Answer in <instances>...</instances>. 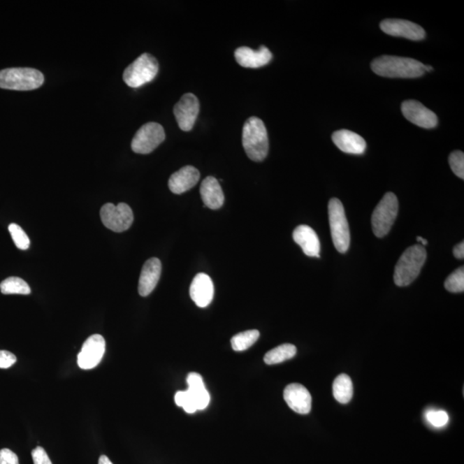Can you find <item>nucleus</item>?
Returning <instances> with one entry per match:
<instances>
[{"label": "nucleus", "instance_id": "f257e3e1", "mask_svg": "<svg viewBox=\"0 0 464 464\" xmlns=\"http://www.w3.org/2000/svg\"><path fill=\"white\" fill-rule=\"evenodd\" d=\"M370 67L374 73L385 78H414L426 73L424 64L398 56H381L374 59Z\"/></svg>", "mask_w": 464, "mask_h": 464}, {"label": "nucleus", "instance_id": "f03ea898", "mask_svg": "<svg viewBox=\"0 0 464 464\" xmlns=\"http://www.w3.org/2000/svg\"><path fill=\"white\" fill-rule=\"evenodd\" d=\"M242 145L247 156L254 162L267 158L269 148L268 131L261 119L250 117L242 129Z\"/></svg>", "mask_w": 464, "mask_h": 464}, {"label": "nucleus", "instance_id": "7ed1b4c3", "mask_svg": "<svg viewBox=\"0 0 464 464\" xmlns=\"http://www.w3.org/2000/svg\"><path fill=\"white\" fill-rule=\"evenodd\" d=\"M426 260V252L422 245L409 247L403 252L396 265L394 282L396 286L407 287L420 275Z\"/></svg>", "mask_w": 464, "mask_h": 464}, {"label": "nucleus", "instance_id": "20e7f679", "mask_svg": "<svg viewBox=\"0 0 464 464\" xmlns=\"http://www.w3.org/2000/svg\"><path fill=\"white\" fill-rule=\"evenodd\" d=\"M187 383L189 385L188 390L178 391L175 396L177 405L182 407L188 414L207 409L211 398L200 374L189 373L187 377Z\"/></svg>", "mask_w": 464, "mask_h": 464}, {"label": "nucleus", "instance_id": "39448f33", "mask_svg": "<svg viewBox=\"0 0 464 464\" xmlns=\"http://www.w3.org/2000/svg\"><path fill=\"white\" fill-rule=\"evenodd\" d=\"M44 83L40 71L29 67H14L0 71V88L11 91H33Z\"/></svg>", "mask_w": 464, "mask_h": 464}, {"label": "nucleus", "instance_id": "423d86ee", "mask_svg": "<svg viewBox=\"0 0 464 464\" xmlns=\"http://www.w3.org/2000/svg\"><path fill=\"white\" fill-rule=\"evenodd\" d=\"M329 226L332 240L340 253H346L350 246V230L345 209L340 200L333 198L328 203Z\"/></svg>", "mask_w": 464, "mask_h": 464}, {"label": "nucleus", "instance_id": "0eeeda50", "mask_svg": "<svg viewBox=\"0 0 464 464\" xmlns=\"http://www.w3.org/2000/svg\"><path fill=\"white\" fill-rule=\"evenodd\" d=\"M159 62L152 55L145 53L130 64L123 73V80L131 88H138L150 83L158 75Z\"/></svg>", "mask_w": 464, "mask_h": 464}, {"label": "nucleus", "instance_id": "6e6552de", "mask_svg": "<svg viewBox=\"0 0 464 464\" xmlns=\"http://www.w3.org/2000/svg\"><path fill=\"white\" fill-rule=\"evenodd\" d=\"M399 203L395 194L387 193L383 197L372 216L374 234L377 238H384L390 232L398 217Z\"/></svg>", "mask_w": 464, "mask_h": 464}, {"label": "nucleus", "instance_id": "1a4fd4ad", "mask_svg": "<svg viewBox=\"0 0 464 464\" xmlns=\"http://www.w3.org/2000/svg\"><path fill=\"white\" fill-rule=\"evenodd\" d=\"M166 140L164 127L157 122L142 126L134 136L131 147L138 154H149Z\"/></svg>", "mask_w": 464, "mask_h": 464}, {"label": "nucleus", "instance_id": "9d476101", "mask_svg": "<svg viewBox=\"0 0 464 464\" xmlns=\"http://www.w3.org/2000/svg\"><path fill=\"white\" fill-rule=\"evenodd\" d=\"M100 216L104 226L115 232L129 230L133 222L132 209L126 203L103 205Z\"/></svg>", "mask_w": 464, "mask_h": 464}, {"label": "nucleus", "instance_id": "9b49d317", "mask_svg": "<svg viewBox=\"0 0 464 464\" xmlns=\"http://www.w3.org/2000/svg\"><path fill=\"white\" fill-rule=\"evenodd\" d=\"M106 340L100 335H93L85 340L78 354V365L81 369L92 370L100 364L106 354Z\"/></svg>", "mask_w": 464, "mask_h": 464}, {"label": "nucleus", "instance_id": "f8f14e48", "mask_svg": "<svg viewBox=\"0 0 464 464\" xmlns=\"http://www.w3.org/2000/svg\"><path fill=\"white\" fill-rule=\"evenodd\" d=\"M200 111V103L196 95L187 93L174 107V115L180 129L185 132L193 129Z\"/></svg>", "mask_w": 464, "mask_h": 464}, {"label": "nucleus", "instance_id": "ddd939ff", "mask_svg": "<svg viewBox=\"0 0 464 464\" xmlns=\"http://www.w3.org/2000/svg\"><path fill=\"white\" fill-rule=\"evenodd\" d=\"M402 112L407 121L422 129H434L439 122L436 114L416 100H407L403 102Z\"/></svg>", "mask_w": 464, "mask_h": 464}, {"label": "nucleus", "instance_id": "4468645a", "mask_svg": "<svg viewBox=\"0 0 464 464\" xmlns=\"http://www.w3.org/2000/svg\"><path fill=\"white\" fill-rule=\"evenodd\" d=\"M380 29L387 35L403 37L412 41L425 38L426 32L420 25L403 20H385L380 24Z\"/></svg>", "mask_w": 464, "mask_h": 464}, {"label": "nucleus", "instance_id": "2eb2a0df", "mask_svg": "<svg viewBox=\"0 0 464 464\" xmlns=\"http://www.w3.org/2000/svg\"><path fill=\"white\" fill-rule=\"evenodd\" d=\"M284 399L288 407L296 413L308 414L312 410V395L304 385L300 384L287 385L284 391Z\"/></svg>", "mask_w": 464, "mask_h": 464}, {"label": "nucleus", "instance_id": "dca6fc26", "mask_svg": "<svg viewBox=\"0 0 464 464\" xmlns=\"http://www.w3.org/2000/svg\"><path fill=\"white\" fill-rule=\"evenodd\" d=\"M235 61L246 68H259L268 65L272 61L273 55L267 47L261 46L259 50H253L248 47L238 48L235 51Z\"/></svg>", "mask_w": 464, "mask_h": 464}, {"label": "nucleus", "instance_id": "f3484780", "mask_svg": "<svg viewBox=\"0 0 464 464\" xmlns=\"http://www.w3.org/2000/svg\"><path fill=\"white\" fill-rule=\"evenodd\" d=\"M189 293L192 300L200 308L210 305L215 295V287L210 277L203 273L198 274L191 283Z\"/></svg>", "mask_w": 464, "mask_h": 464}, {"label": "nucleus", "instance_id": "a211bd4d", "mask_svg": "<svg viewBox=\"0 0 464 464\" xmlns=\"http://www.w3.org/2000/svg\"><path fill=\"white\" fill-rule=\"evenodd\" d=\"M161 271L162 264L158 258H151L145 261L138 280V293L142 297H147L155 289L159 282Z\"/></svg>", "mask_w": 464, "mask_h": 464}, {"label": "nucleus", "instance_id": "6ab92c4d", "mask_svg": "<svg viewBox=\"0 0 464 464\" xmlns=\"http://www.w3.org/2000/svg\"><path fill=\"white\" fill-rule=\"evenodd\" d=\"M332 140L340 151L348 154L361 155L366 150V142L359 134L349 130L336 131Z\"/></svg>", "mask_w": 464, "mask_h": 464}, {"label": "nucleus", "instance_id": "aec40b11", "mask_svg": "<svg viewBox=\"0 0 464 464\" xmlns=\"http://www.w3.org/2000/svg\"><path fill=\"white\" fill-rule=\"evenodd\" d=\"M200 172L194 166H185L175 172L169 180L172 193L181 194L194 188L200 180Z\"/></svg>", "mask_w": 464, "mask_h": 464}, {"label": "nucleus", "instance_id": "412c9836", "mask_svg": "<svg viewBox=\"0 0 464 464\" xmlns=\"http://www.w3.org/2000/svg\"><path fill=\"white\" fill-rule=\"evenodd\" d=\"M293 240L301 247L303 252L310 257H320V241L312 227L301 224L293 231Z\"/></svg>", "mask_w": 464, "mask_h": 464}, {"label": "nucleus", "instance_id": "4be33fe9", "mask_svg": "<svg viewBox=\"0 0 464 464\" xmlns=\"http://www.w3.org/2000/svg\"><path fill=\"white\" fill-rule=\"evenodd\" d=\"M200 192L205 207L212 210H217L222 207L224 196L222 186L215 177L205 178L201 183Z\"/></svg>", "mask_w": 464, "mask_h": 464}, {"label": "nucleus", "instance_id": "5701e85b", "mask_svg": "<svg viewBox=\"0 0 464 464\" xmlns=\"http://www.w3.org/2000/svg\"><path fill=\"white\" fill-rule=\"evenodd\" d=\"M333 395L340 403L347 404L353 398L354 387L351 377L347 374H340L333 384Z\"/></svg>", "mask_w": 464, "mask_h": 464}, {"label": "nucleus", "instance_id": "b1692460", "mask_svg": "<svg viewBox=\"0 0 464 464\" xmlns=\"http://www.w3.org/2000/svg\"><path fill=\"white\" fill-rule=\"evenodd\" d=\"M296 354H297V347L293 344H282V345L268 351L265 354L264 362L269 365L280 364V363L293 358Z\"/></svg>", "mask_w": 464, "mask_h": 464}, {"label": "nucleus", "instance_id": "393cba45", "mask_svg": "<svg viewBox=\"0 0 464 464\" xmlns=\"http://www.w3.org/2000/svg\"><path fill=\"white\" fill-rule=\"evenodd\" d=\"M259 338L260 332L256 329L239 333L231 338V347L235 351H245L252 347Z\"/></svg>", "mask_w": 464, "mask_h": 464}, {"label": "nucleus", "instance_id": "a878e982", "mask_svg": "<svg viewBox=\"0 0 464 464\" xmlns=\"http://www.w3.org/2000/svg\"><path fill=\"white\" fill-rule=\"evenodd\" d=\"M0 291L3 294L29 295L31 293V287L24 280L18 277H10L0 284Z\"/></svg>", "mask_w": 464, "mask_h": 464}, {"label": "nucleus", "instance_id": "bb28decb", "mask_svg": "<svg viewBox=\"0 0 464 464\" xmlns=\"http://www.w3.org/2000/svg\"><path fill=\"white\" fill-rule=\"evenodd\" d=\"M444 287L451 293H463L464 291V268L463 267L456 269V271L448 277L444 282Z\"/></svg>", "mask_w": 464, "mask_h": 464}, {"label": "nucleus", "instance_id": "cd10ccee", "mask_svg": "<svg viewBox=\"0 0 464 464\" xmlns=\"http://www.w3.org/2000/svg\"><path fill=\"white\" fill-rule=\"evenodd\" d=\"M10 234L17 249L26 250L29 248L31 241L25 231L17 224H10L8 227Z\"/></svg>", "mask_w": 464, "mask_h": 464}, {"label": "nucleus", "instance_id": "c85d7f7f", "mask_svg": "<svg viewBox=\"0 0 464 464\" xmlns=\"http://www.w3.org/2000/svg\"><path fill=\"white\" fill-rule=\"evenodd\" d=\"M426 419L434 428H444L449 422V415L444 410H428Z\"/></svg>", "mask_w": 464, "mask_h": 464}, {"label": "nucleus", "instance_id": "c756f323", "mask_svg": "<svg viewBox=\"0 0 464 464\" xmlns=\"http://www.w3.org/2000/svg\"><path fill=\"white\" fill-rule=\"evenodd\" d=\"M449 164L451 171L459 178L464 179V154L461 151H456L449 157Z\"/></svg>", "mask_w": 464, "mask_h": 464}, {"label": "nucleus", "instance_id": "7c9ffc66", "mask_svg": "<svg viewBox=\"0 0 464 464\" xmlns=\"http://www.w3.org/2000/svg\"><path fill=\"white\" fill-rule=\"evenodd\" d=\"M17 362V357L10 351L0 350V369H7Z\"/></svg>", "mask_w": 464, "mask_h": 464}, {"label": "nucleus", "instance_id": "2f4dec72", "mask_svg": "<svg viewBox=\"0 0 464 464\" xmlns=\"http://www.w3.org/2000/svg\"><path fill=\"white\" fill-rule=\"evenodd\" d=\"M31 454L34 464H53L43 447L34 449Z\"/></svg>", "mask_w": 464, "mask_h": 464}, {"label": "nucleus", "instance_id": "473e14b6", "mask_svg": "<svg viewBox=\"0 0 464 464\" xmlns=\"http://www.w3.org/2000/svg\"><path fill=\"white\" fill-rule=\"evenodd\" d=\"M0 464H20L16 454L10 449H2L0 451Z\"/></svg>", "mask_w": 464, "mask_h": 464}, {"label": "nucleus", "instance_id": "72a5a7b5", "mask_svg": "<svg viewBox=\"0 0 464 464\" xmlns=\"http://www.w3.org/2000/svg\"><path fill=\"white\" fill-rule=\"evenodd\" d=\"M454 254L456 258L463 260L464 258V242H460L458 245L455 246L454 249Z\"/></svg>", "mask_w": 464, "mask_h": 464}, {"label": "nucleus", "instance_id": "f704fd0d", "mask_svg": "<svg viewBox=\"0 0 464 464\" xmlns=\"http://www.w3.org/2000/svg\"><path fill=\"white\" fill-rule=\"evenodd\" d=\"M99 464H113L107 456L103 455L100 456Z\"/></svg>", "mask_w": 464, "mask_h": 464}, {"label": "nucleus", "instance_id": "c9c22d12", "mask_svg": "<svg viewBox=\"0 0 464 464\" xmlns=\"http://www.w3.org/2000/svg\"><path fill=\"white\" fill-rule=\"evenodd\" d=\"M417 241H418L419 242H421V245H428V240H426V239H424V238H421V237H418V238H417Z\"/></svg>", "mask_w": 464, "mask_h": 464}, {"label": "nucleus", "instance_id": "e433bc0d", "mask_svg": "<svg viewBox=\"0 0 464 464\" xmlns=\"http://www.w3.org/2000/svg\"><path fill=\"white\" fill-rule=\"evenodd\" d=\"M433 67H432L431 66H426V65H425V71H426V73L431 72V71H433Z\"/></svg>", "mask_w": 464, "mask_h": 464}]
</instances>
